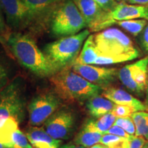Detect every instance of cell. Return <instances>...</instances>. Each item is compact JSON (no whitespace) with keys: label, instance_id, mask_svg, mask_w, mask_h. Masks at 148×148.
<instances>
[{"label":"cell","instance_id":"obj_1","mask_svg":"<svg viewBox=\"0 0 148 148\" xmlns=\"http://www.w3.org/2000/svg\"><path fill=\"white\" fill-rule=\"evenodd\" d=\"M13 56L36 76L50 77L58 71L32 38L19 32H10L6 38Z\"/></svg>","mask_w":148,"mask_h":148},{"label":"cell","instance_id":"obj_2","mask_svg":"<svg viewBox=\"0 0 148 148\" xmlns=\"http://www.w3.org/2000/svg\"><path fill=\"white\" fill-rule=\"evenodd\" d=\"M49 78L57 95L69 102L84 103L102 92V88L74 72L71 66L60 70Z\"/></svg>","mask_w":148,"mask_h":148},{"label":"cell","instance_id":"obj_3","mask_svg":"<svg viewBox=\"0 0 148 148\" xmlns=\"http://www.w3.org/2000/svg\"><path fill=\"white\" fill-rule=\"evenodd\" d=\"M89 34L90 30L86 29L76 34L62 37L47 44L44 53L58 71L70 67L75 62L82 44Z\"/></svg>","mask_w":148,"mask_h":148},{"label":"cell","instance_id":"obj_4","mask_svg":"<svg viewBox=\"0 0 148 148\" xmlns=\"http://www.w3.org/2000/svg\"><path fill=\"white\" fill-rule=\"evenodd\" d=\"M51 31L56 36L76 34L87 27L84 17L72 0H64L51 14Z\"/></svg>","mask_w":148,"mask_h":148},{"label":"cell","instance_id":"obj_5","mask_svg":"<svg viewBox=\"0 0 148 148\" xmlns=\"http://www.w3.org/2000/svg\"><path fill=\"white\" fill-rule=\"evenodd\" d=\"M25 116L21 80L14 79L0 92V127L9 119H14L19 124Z\"/></svg>","mask_w":148,"mask_h":148},{"label":"cell","instance_id":"obj_6","mask_svg":"<svg viewBox=\"0 0 148 148\" xmlns=\"http://www.w3.org/2000/svg\"><path fill=\"white\" fill-rule=\"evenodd\" d=\"M94 42L99 55L116 56L139 51L130 38L115 27L106 28L94 35Z\"/></svg>","mask_w":148,"mask_h":148},{"label":"cell","instance_id":"obj_7","mask_svg":"<svg viewBox=\"0 0 148 148\" xmlns=\"http://www.w3.org/2000/svg\"><path fill=\"white\" fill-rule=\"evenodd\" d=\"M147 71L148 56L122 67L118 71L117 77L130 92L142 97L145 94Z\"/></svg>","mask_w":148,"mask_h":148},{"label":"cell","instance_id":"obj_8","mask_svg":"<svg viewBox=\"0 0 148 148\" xmlns=\"http://www.w3.org/2000/svg\"><path fill=\"white\" fill-rule=\"evenodd\" d=\"M144 18L148 21V8L143 5L130 4L120 1L110 12H106L90 31L98 32L106 29L116 22L125 20Z\"/></svg>","mask_w":148,"mask_h":148},{"label":"cell","instance_id":"obj_9","mask_svg":"<svg viewBox=\"0 0 148 148\" xmlns=\"http://www.w3.org/2000/svg\"><path fill=\"white\" fill-rule=\"evenodd\" d=\"M52 92H46L33 98L27 106L29 123L32 126L43 124L60 106V99Z\"/></svg>","mask_w":148,"mask_h":148},{"label":"cell","instance_id":"obj_10","mask_svg":"<svg viewBox=\"0 0 148 148\" xmlns=\"http://www.w3.org/2000/svg\"><path fill=\"white\" fill-rule=\"evenodd\" d=\"M0 5L4 11L9 27L14 29H26L38 18L21 0H0Z\"/></svg>","mask_w":148,"mask_h":148},{"label":"cell","instance_id":"obj_11","mask_svg":"<svg viewBox=\"0 0 148 148\" xmlns=\"http://www.w3.org/2000/svg\"><path fill=\"white\" fill-rule=\"evenodd\" d=\"M75 123V117L71 110H57L44 123L47 134L58 140H66L71 137Z\"/></svg>","mask_w":148,"mask_h":148},{"label":"cell","instance_id":"obj_12","mask_svg":"<svg viewBox=\"0 0 148 148\" xmlns=\"http://www.w3.org/2000/svg\"><path fill=\"white\" fill-rule=\"evenodd\" d=\"M71 69L88 82L105 90L116 80L118 71L115 68L99 67L92 64H73Z\"/></svg>","mask_w":148,"mask_h":148},{"label":"cell","instance_id":"obj_13","mask_svg":"<svg viewBox=\"0 0 148 148\" xmlns=\"http://www.w3.org/2000/svg\"><path fill=\"white\" fill-rule=\"evenodd\" d=\"M18 125L19 123L15 119L7 120L0 127V143L8 148H32Z\"/></svg>","mask_w":148,"mask_h":148},{"label":"cell","instance_id":"obj_14","mask_svg":"<svg viewBox=\"0 0 148 148\" xmlns=\"http://www.w3.org/2000/svg\"><path fill=\"white\" fill-rule=\"evenodd\" d=\"M103 95L105 97L110 99L116 104L125 105L132 107L135 112L148 111L145 103H142L129 92L121 88L110 86L104 90Z\"/></svg>","mask_w":148,"mask_h":148},{"label":"cell","instance_id":"obj_15","mask_svg":"<svg viewBox=\"0 0 148 148\" xmlns=\"http://www.w3.org/2000/svg\"><path fill=\"white\" fill-rule=\"evenodd\" d=\"M86 21L90 30L101 19L106 12L95 0H72Z\"/></svg>","mask_w":148,"mask_h":148},{"label":"cell","instance_id":"obj_16","mask_svg":"<svg viewBox=\"0 0 148 148\" xmlns=\"http://www.w3.org/2000/svg\"><path fill=\"white\" fill-rule=\"evenodd\" d=\"M32 148H59L62 140L55 139L43 127L32 126L25 133Z\"/></svg>","mask_w":148,"mask_h":148},{"label":"cell","instance_id":"obj_17","mask_svg":"<svg viewBox=\"0 0 148 148\" xmlns=\"http://www.w3.org/2000/svg\"><path fill=\"white\" fill-rule=\"evenodd\" d=\"M102 135L103 134L96 130L93 127L91 119H88L77 133L73 143L85 148H90L95 144L99 143Z\"/></svg>","mask_w":148,"mask_h":148},{"label":"cell","instance_id":"obj_18","mask_svg":"<svg viewBox=\"0 0 148 148\" xmlns=\"http://www.w3.org/2000/svg\"><path fill=\"white\" fill-rule=\"evenodd\" d=\"M114 102L99 95L93 96L86 102V108L92 116L99 118L112 112L114 106Z\"/></svg>","mask_w":148,"mask_h":148},{"label":"cell","instance_id":"obj_19","mask_svg":"<svg viewBox=\"0 0 148 148\" xmlns=\"http://www.w3.org/2000/svg\"><path fill=\"white\" fill-rule=\"evenodd\" d=\"M99 56L94 42V35L90 34L85 40L82 51L77 56L74 64H94Z\"/></svg>","mask_w":148,"mask_h":148},{"label":"cell","instance_id":"obj_20","mask_svg":"<svg viewBox=\"0 0 148 148\" xmlns=\"http://www.w3.org/2000/svg\"><path fill=\"white\" fill-rule=\"evenodd\" d=\"M23 2L32 10L38 18L45 16L47 12L53 10L59 3L64 0H21Z\"/></svg>","mask_w":148,"mask_h":148},{"label":"cell","instance_id":"obj_21","mask_svg":"<svg viewBox=\"0 0 148 148\" xmlns=\"http://www.w3.org/2000/svg\"><path fill=\"white\" fill-rule=\"evenodd\" d=\"M135 125L134 136H140L148 141V112L136 111L131 116Z\"/></svg>","mask_w":148,"mask_h":148},{"label":"cell","instance_id":"obj_22","mask_svg":"<svg viewBox=\"0 0 148 148\" xmlns=\"http://www.w3.org/2000/svg\"><path fill=\"white\" fill-rule=\"evenodd\" d=\"M140 55L139 51L134 53H124V54L116 56H103L99 55L96 59L95 64L97 65H107L119 62H123L125 61H130L137 58Z\"/></svg>","mask_w":148,"mask_h":148},{"label":"cell","instance_id":"obj_23","mask_svg":"<svg viewBox=\"0 0 148 148\" xmlns=\"http://www.w3.org/2000/svg\"><path fill=\"white\" fill-rule=\"evenodd\" d=\"M119 26L124 29L127 32L132 34L133 36H136L141 33L147 24V20L144 18H135V19L125 20L116 22Z\"/></svg>","mask_w":148,"mask_h":148},{"label":"cell","instance_id":"obj_24","mask_svg":"<svg viewBox=\"0 0 148 148\" xmlns=\"http://www.w3.org/2000/svg\"><path fill=\"white\" fill-rule=\"evenodd\" d=\"M130 140L127 138L110 134H103L99 143L108 148H130Z\"/></svg>","mask_w":148,"mask_h":148},{"label":"cell","instance_id":"obj_25","mask_svg":"<svg viewBox=\"0 0 148 148\" xmlns=\"http://www.w3.org/2000/svg\"><path fill=\"white\" fill-rule=\"evenodd\" d=\"M116 117L112 112H109L97 118V119H91L92 125L98 132L101 134H106L107 130L114 124Z\"/></svg>","mask_w":148,"mask_h":148},{"label":"cell","instance_id":"obj_26","mask_svg":"<svg viewBox=\"0 0 148 148\" xmlns=\"http://www.w3.org/2000/svg\"><path fill=\"white\" fill-rule=\"evenodd\" d=\"M117 126L121 127L127 134L131 136H134L135 134V125L131 116L128 117H116L114 124Z\"/></svg>","mask_w":148,"mask_h":148},{"label":"cell","instance_id":"obj_27","mask_svg":"<svg viewBox=\"0 0 148 148\" xmlns=\"http://www.w3.org/2000/svg\"><path fill=\"white\" fill-rule=\"evenodd\" d=\"M135 110L132 107L115 103L111 112L116 117H128V116H132Z\"/></svg>","mask_w":148,"mask_h":148},{"label":"cell","instance_id":"obj_28","mask_svg":"<svg viewBox=\"0 0 148 148\" xmlns=\"http://www.w3.org/2000/svg\"><path fill=\"white\" fill-rule=\"evenodd\" d=\"M106 134L116 135V136H121V137L127 138V139L129 140H130L133 136H131V135H130L129 134H127L124 130L122 129L121 127L117 126V125H112V126H111L110 128L107 130Z\"/></svg>","mask_w":148,"mask_h":148},{"label":"cell","instance_id":"obj_29","mask_svg":"<svg viewBox=\"0 0 148 148\" xmlns=\"http://www.w3.org/2000/svg\"><path fill=\"white\" fill-rule=\"evenodd\" d=\"M105 12H110L119 3L116 0H95Z\"/></svg>","mask_w":148,"mask_h":148},{"label":"cell","instance_id":"obj_30","mask_svg":"<svg viewBox=\"0 0 148 148\" xmlns=\"http://www.w3.org/2000/svg\"><path fill=\"white\" fill-rule=\"evenodd\" d=\"M8 84V73L6 68L0 62V92Z\"/></svg>","mask_w":148,"mask_h":148},{"label":"cell","instance_id":"obj_31","mask_svg":"<svg viewBox=\"0 0 148 148\" xmlns=\"http://www.w3.org/2000/svg\"><path fill=\"white\" fill-rule=\"evenodd\" d=\"M147 141L143 137L133 136L130 140V148H143Z\"/></svg>","mask_w":148,"mask_h":148},{"label":"cell","instance_id":"obj_32","mask_svg":"<svg viewBox=\"0 0 148 148\" xmlns=\"http://www.w3.org/2000/svg\"><path fill=\"white\" fill-rule=\"evenodd\" d=\"M140 42L143 49L148 53V23L140 33Z\"/></svg>","mask_w":148,"mask_h":148},{"label":"cell","instance_id":"obj_33","mask_svg":"<svg viewBox=\"0 0 148 148\" xmlns=\"http://www.w3.org/2000/svg\"><path fill=\"white\" fill-rule=\"evenodd\" d=\"M10 29L6 23H5L4 20L1 16L0 12V34L6 40L7 37L10 34Z\"/></svg>","mask_w":148,"mask_h":148},{"label":"cell","instance_id":"obj_34","mask_svg":"<svg viewBox=\"0 0 148 148\" xmlns=\"http://www.w3.org/2000/svg\"><path fill=\"white\" fill-rule=\"evenodd\" d=\"M0 44H1V45H2V47H3V49H5V53L8 54L9 56L11 57L12 58H13V55H12V52H11V50L10 49V47H9L8 46V42H7V40L5 39L3 37L1 36V34H0Z\"/></svg>","mask_w":148,"mask_h":148},{"label":"cell","instance_id":"obj_35","mask_svg":"<svg viewBox=\"0 0 148 148\" xmlns=\"http://www.w3.org/2000/svg\"><path fill=\"white\" fill-rule=\"evenodd\" d=\"M125 2L130 3V4L143 5L148 8V0H126Z\"/></svg>","mask_w":148,"mask_h":148},{"label":"cell","instance_id":"obj_36","mask_svg":"<svg viewBox=\"0 0 148 148\" xmlns=\"http://www.w3.org/2000/svg\"><path fill=\"white\" fill-rule=\"evenodd\" d=\"M59 148H85V147H83V146L79 145H77V144L74 143L73 142V143H69L65 144V145L60 146Z\"/></svg>","mask_w":148,"mask_h":148},{"label":"cell","instance_id":"obj_37","mask_svg":"<svg viewBox=\"0 0 148 148\" xmlns=\"http://www.w3.org/2000/svg\"><path fill=\"white\" fill-rule=\"evenodd\" d=\"M145 105L148 109V71H147V82H146V87L145 90Z\"/></svg>","mask_w":148,"mask_h":148},{"label":"cell","instance_id":"obj_38","mask_svg":"<svg viewBox=\"0 0 148 148\" xmlns=\"http://www.w3.org/2000/svg\"><path fill=\"white\" fill-rule=\"evenodd\" d=\"M90 148H108V147H107L106 145H103V144L97 143V144H95V145H94L93 146H92V147H90Z\"/></svg>","mask_w":148,"mask_h":148},{"label":"cell","instance_id":"obj_39","mask_svg":"<svg viewBox=\"0 0 148 148\" xmlns=\"http://www.w3.org/2000/svg\"><path fill=\"white\" fill-rule=\"evenodd\" d=\"M143 148H148V141L146 142L145 144L144 145V146L143 147Z\"/></svg>","mask_w":148,"mask_h":148},{"label":"cell","instance_id":"obj_40","mask_svg":"<svg viewBox=\"0 0 148 148\" xmlns=\"http://www.w3.org/2000/svg\"><path fill=\"white\" fill-rule=\"evenodd\" d=\"M0 148H8L7 147H5V145H3V144L0 143Z\"/></svg>","mask_w":148,"mask_h":148},{"label":"cell","instance_id":"obj_41","mask_svg":"<svg viewBox=\"0 0 148 148\" xmlns=\"http://www.w3.org/2000/svg\"><path fill=\"white\" fill-rule=\"evenodd\" d=\"M116 1H118V2H120V1H121V0H116Z\"/></svg>","mask_w":148,"mask_h":148},{"label":"cell","instance_id":"obj_42","mask_svg":"<svg viewBox=\"0 0 148 148\" xmlns=\"http://www.w3.org/2000/svg\"><path fill=\"white\" fill-rule=\"evenodd\" d=\"M126 1V0H121V1Z\"/></svg>","mask_w":148,"mask_h":148},{"label":"cell","instance_id":"obj_43","mask_svg":"<svg viewBox=\"0 0 148 148\" xmlns=\"http://www.w3.org/2000/svg\"><path fill=\"white\" fill-rule=\"evenodd\" d=\"M1 5H0V10H1ZM0 12H1V11H0Z\"/></svg>","mask_w":148,"mask_h":148}]
</instances>
